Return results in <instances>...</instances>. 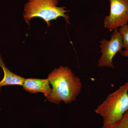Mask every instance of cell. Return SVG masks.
Returning a JSON list of instances; mask_svg holds the SVG:
<instances>
[{
    "mask_svg": "<svg viewBox=\"0 0 128 128\" xmlns=\"http://www.w3.org/2000/svg\"><path fill=\"white\" fill-rule=\"evenodd\" d=\"M100 47L102 55L98 61V66L114 68L113 59L118 53L122 54L124 48L122 38L118 28L114 29L110 40H102Z\"/></svg>",
    "mask_w": 128,
    "mask_h": 128,
    "instance_id": "obj_4",
    "label": "cell"
},
{
    "mask_svg": "<svg viewBox=\"0 0 128 128\" xmlns=\"http://www.w3.org/2000/svg\"><path fill=\"white\" fill-rule=\"evenodd\" d=\"M120 33L122 38L124 48H125V51H128V24L121 27L119 31Z\"/></svg>",
    "mask_w": 128,
    "mask_h": 128,
    "instance_id": "obj_9",
    "label": "cell"
},
{
    "mask_svg": "<svg viewBox=\"0 0 128 128\" xmlns=\"http://www.w3.org/2000/svg\"><path fill=\"white\" fill-rule=\"evenodd\" d=\"M48 79L52 86L51 93L46 98L50 102L66 104L76 100L82 89L80 80L70 68L60 66L48 74Z\"/></svg>",
    "mask_w": 128,
    "mask_h": 128,
    "instance_id": "obj_1",
    "label": "cell"
},
{
    "mask_svg": "<svg viewBox=\"0 0 128 128\" xmlns=\"http://www.w3.org/2000/svg\"><path fill=\"white\" fill-rule=\"evenodd\" d=\"M59 0H29L24 6L23 17L26 22L30 25V20L34 18H42L48 24L50 21L58 18H64L66 23H70L69 16L66 14L70 11L65 7L57 6Z\"/></svg>",
    "mask_w": 128,
    "mask_h": 128,
    "instance_id": "obj_2",
    "label": "cell"
},
{
    "mask_svg": "<svg viewBox=\"0 0 128 128\" xmlns=\"http://www.w3.org/2000/svg\"><path fill=\"white\" fill-rule=\"evenodd\" d=\"M0 66L3 70L4 77L0 82V88L5 86H22L26 78L12 73L6 67L0 54Z\"/></svg>",
    "mask_w": 128,
    "mask_h": 128,
    "instance_id": "obj_7",
    "label": "cell"
},
{
    "mask_svg": "<svg viewBox=\"0 0 128 128\" xmlns=\"http://www.w3.org/2000/svg\"><path fill=\"white\" fill-rule=\"evenodd\" d=\"M1 88H0V92L1 90ZM0 110H1V108H0Z\"/></svg>",
    "mask_w": 128,
    "mask_h": 128,
    "instance_id": "obj_11",
    "label": "cell"
},
{
    "mask_svg": "<svg viewBox=\"0 0 128 128\" xmlns=\"http://www.w3.org/2000/svg\"><path fill=\"white\" fill-rule=\"evenodd\" d=\"M48 78L46 79H25L22 87L25 91L32 94L42 92L47 98L50 95L52 88Z\"/></svg>",
    "mask_w": 128,
    "mask_h": 128,
    "instance_id": "obj_6",
    "label": "cell"
},
{
    "mask_svg": "<svg viewBox=\"0 0 128 128\" xmlns=\"http://www.w3.org/2000/svg\"><path fill=\"white\" fill-rule=\"evenodd\" d=\"M101 128H128V110L119 120L112 123L103 124Z\"/></svg>",
    "mask_w": 128,
    "mask_h": 128,
    "instance_id": "obj_8",
    "label": "cell"
},
{
    "mask_svg": "<svg viewBox=\"0 0 128 128\" xmlns=\"http://www.w3.org/2000/svg\"><path fill=\"white\" fill-rule=\"evenodd\" d=\"M110 13L105 17L104 26L110 32L127 24L128 22V0H108Z\"/></svg>",
    "mask_w": 128,
    "mask_h": 128,
    "instance_id": "obj_5",
    "label": "cell"
},
{
    "mask_svg": "<svg viewBox=\"0 0 128 128\" xmlns=\"http://www.w3.org/2000/svg\"><path fill=\"white\" fill-rule=\"evenodd\" d=\"M128 81L109 94L95 110L103 118V124L119 120L128 110Z\"/></svg>",
    "mask_w": 128,
    "mask_h": 128,
    "instance_id": "obj_3",
    "label": "cell"
},
{
    "mask_svg": "<svg viewBox=\"0 0 128 128\" xmlns=\"http://www.w3.org/2000/svg\"><path fill=\"white\" fill-rule=\"evenodd\" d=\"M121 55L124 57H128V51H126L124 50L123 51L122 53L121 54Z\"/></svg>",
    "mask_w": 128,
    "mask_h": 128,
    "instance_id": "obj_10",
    "label": "cell"
}]
</instances>
